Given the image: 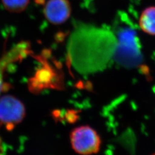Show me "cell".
Returning <instances> with one entry per match:
<instances>
[{
  "label": "cell",
  "instance_id": "cell-1",
  "mask_svg": "<svg viewBox=\"0 0 155 155\" xmlns=\"http://www.w3.org/2000/svg\"><path fill=\"white\" fill-rule=\"evenodd\" d=\"M72 149L81 155H91L100 151L101 140L98 133L89 126L74 128L70 133Z\"/></svg>",
  "mask_w": 155,
  "mask_h": 155
},
{
  "label": "cell",
  "instance_id": "cell-2",
  "mask_svg": "<svg viewBox=\"0 0 155 155\" xmlns=\"http://www.w3.org/2000/svg\"><path fill=\"white\" fill-rule=\"evenodd\" d=\"M25 116V107L16 97L6 95L0 98V123L9 130L21 122Z\"/></svg>",
  "mask_w": 155,
  "mask_h": 155
},
{
  "label": "cell",
  "instance_id": "cell-3",
  "mask_svg": "<svg viewBox=\"0 0 155 155\" xmlns=\"http://www.w3.org/2000/svg\"><path fill=\"white\" fill-rule=\"evenodd\" d=\"M43 11L45 17L49 22L59 25L70 18L72 7L68 0H48Z\"/></svg>",
  "mask_w": 155,
  "mask_h": 155
},
{
  "label": "cell",
  "instance_id": "cell-4",
  "mask_svg": "<svg viewBox=\"0 0 155 155\" xmlns=\"http://www.w3.org/2000/svg\"><path fill=\"white\" fill-rule=\"evenodd\" d=\"M29 47L27 41L20 42L0 58V94L4 89V74L6 68L12 63L18 61L27 55Z\"/></svg>",
  "mask_w": 155,
  "mask_h": 155
},
{
  "label": "cell",
  "instance_id": "cell-5",
  "mask_svg": "<svg viewBox=\"0 0 155 155\" xmlns=\"http://www.w3.org/2000/svg\"><path fill=\"white\" fill-rule=\"evenodd\" d=\"M139 25L145 33L155 36V6H150L142 11L140 18Z\"/></svg>",
  "mask_w": 155,
  "mask_h": 155
},
{
  "label": "cell",
  "instance_id": "cell-6",
  "mask_svg": "<svg viewBox=\"0 0 155 155\" xmlns=\"http://www.w3.org/2000/svg\"><path fill=\"white\" fill-rule=\"evenodd\" d=\"M1 1L6 9L13 13L24 11L29 2V0H1Z\"/></svg>",
  "mask_w": 155,
  "mask_h": 155
},
{
  "label": "cell",
  "instance_id": "cell-7",
  "mask_svg": "<svg viewBox=\"0 0 155 155\" xmlns=\"http://www.w3.org/2000/svg\"></svg>",
  "mask_w": 155,
  "mask_h": 155
}]
</instances>
